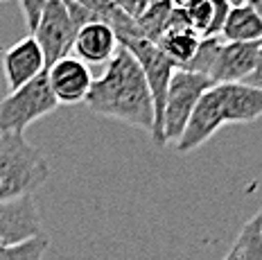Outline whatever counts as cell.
<instances>
[{"label": "cell", "mask_w": 262, "mask_h": 260, "mask_svg": "<svg viewBox=\"0 0 262 260\" xmlns=\"http://www.w3.org/2000/svg\"><path fill=\"white\" fill-rule=\"evenodd\" d=\"M48 84L57 104H79L86 102L93 86L91 68L77 57H66L46 68Z\"/></svg>", "instance_id": "9c48e42d"}, {"label": "cell", "mask_w": 262, "mask_h": 260, "mask_svg": "<svg viewBox=\"0 0 262 260\" xmlns=\"http://www.w3.org/2000/svg\"><path fill=\"white\" fill-rule=\"evenodd\" d=\"M50 179V163L23 134H0V204L34 194Z\"/></svg>", "instance_id": "7a4b0ae2"}, {"label": "cell", "mask_w": 262, "mask_h": 260, "mask_svg": "<svg viewBox=\"0 0 262 260\" xmlns=\"http://www.w3.org/2000/svg\"><path fill=\"white\" fill-rule=\"evenodd\" d=\"M181 9H183L185 18H188V25L201 36V39H204L206 32H208V28H210L212 0H190V3H185Z\"/></svg>", "instance_id": "d6986e66"}, {"label": "cell", "mask_w": 262, "mask_h": 260, "mask_svg": "<svg viewBox=\"0 0 262 260\" xmlns=\"http://www.w3.org/2000/svg\"><path fill=\"white\" fill-rule=\"evenodd\" d=\"M244 260H262V224L255 218H251L239 229L237 240L233 245Z\"/></svg>", "instance_id": "e0dca14e"}, {"label": "cell", "mask_w": 262, "mask_h": 260, "mask_svg": "<svg viewBox=\"0 0 262 260\" xmlns=\"http://www.w3.org/2000/svg\"><path fill=\"white\" fill-rule=\"evenodd\" d=\"M41 233V218L34 194L0 204V247L20 245Z\"/></svg>", "instance_id": "ba28073f"}, {"label": "cell", "mask_w": 262, "mask_h": 260, "mask_svg": "<svg viewBox=\"0 0 262 260\" xmlns=\"http://www.w3.org/2000/svg\"><path fill=\"white\" fill-rule=\"evenodd\" d=\"M174 5L170 0H156V3H149V7L143 12L140 18H136V25H138L143 39L158 43V39L163 36V32L167 30V23L172 18Z\"/></svg>", "instance_id": "9a60e30c"}, {"label": "cell", "mask_w": 262, "mask_h": 260, "mask_svg": "<svg viewBox=\"0 0 262 260\" xmlns=\"http://www.w3.org/2000/svg\"><path fill=\"white\" fill-rule=\"evenodd\" d=\"M226 43H260L262 41V12L253 5H237L231 9L222 30Z\"/></svg>", "instance_id": "4fadbf2b"}, {"label": "cell", "mask_w": 262, "mask_h": 260, "mask_svg": "<svg viewBox=\"0 0 262 260\" xmlns=\"http://www.w3.org/2000/svg\"><path fill=\"white\" fill-rule=\"evenodd\" d=\"M244 86H251V89H260L262 91V46L258 50V57H255V66L249 73V77L242 82Z\"/></svg>", "instance_id": "7402d4cb"}, {"label": "cell", "mask_w": 262, "mask_h": 260, "mask_svg": "<svg viewBox=\"0 0 262 260\" xmlns=\"http://www.w3.org/2000/svg\"><path fill=\"white\" fill-rule=\"evenodd\" d=\"M231 7H237V5H244V0H226Z\"/></svg>", "instance_id": "d4e9b609"}, {"label": "cell", "mask_w": 262, "mask_h": 260, "mask_svg": "<svg viewBox=\"0 0 262 260\" xmlns=\"http://www.w3.org/2000/svg\"><path fill=\"white\" fill-rule=\"evenodd\" d=\"M212 86L215 84L210 82V77L188 73V70H174L161 116V145L179 143L196 102Z\"/></svg>", "instance_id": "3957f363"}, {"label": "cell", "mask_w": 262, "mask_h": 260, "mask_svg": "<svg viewBox=\"0 0 262 260\" xmlns=\"http://www.w3.org/2000/svg\"><path fill=\"white\" fill-rule=\"evenodd\" d=\"M244 3H247V5H253L255 9H260V12H262V0H244Z\"/></svg>", "instance_id": "cb8c5ba5"}, {"label": "cell", "mask_w": 262, "mask_h": 260, "mask_svg": "<svg viewBox=\"0 0 262 260\" xmlns=\"http://www.w3.org/2000/svg\"><path fill=\"white\" fill-rule=\"evenodd\" d=\"M30 36H34V41L39 43L43 59H46V68H50L52 63L70 57L75 36H77V25L73 23L61 0H50L43 7L39 23Z\"/></svg>", "instance_id": "52a82bcc"}, {"label": "cell", "mask_w": 262, "mask_h": 260, "mask_svg": "<svg viewBox=\"0 0 262 260\" xmlns=\"http://www.w3.org/2000/svg\"><path fill=\"white\" fill-rule=\"evenodd\" d=\"M262 41L260 43H222L217 59L210 70V82L220 84H242L255 66Z\"/></svg>", "instance_id": "8fae6325"}, {"label": "cell", "mask_w": 262, "mask_h": 260, "mask_svg": "<svg viewBox=\"0 0 262 260\" xmlns=\"http://www.w3.org/2000/svg\"><path fill=\"white\" fill-rule=\"evenodd\" d=\"M120 48L129 50L136 57V61L143 68V75L149 86L151 100H154V134L151 138L156 140V145H161V116H163V104H165L167 86L174 75L177 66L165 57V52L156 46V43L143 39V36H129V39L118 41Z\"/></svg>", "instance_id": "5b68a950"}, {"label": "cell", "mask_w": 262, "mask_h": 260, "mask_svg": "<svg viewBox=\"0 0 262 260\" xmlns=\"http://www.w3.org/2000/svg\"><path fill=\"white\" fill-rule=\"evenodd\" d=\"M3 70L9 91L20 89L41 73H46V59L34 36H25L3 52Z\"/></svg>", "instance_id": "30bf717a"}, {"label": "cell", "mask_w": 262, "mask_h": 260, "mask_svg": "<svg viewBox=\"0 0 262 260\" xmlns=\"http://www.w3.org/2000/svg\"><path fill=\"white\" fill-rule=\"evenodd\" d=\"M50 247V235L41 233V235L25 240L20 245L12 247H0V260H43Z\"/></svg>", "instance_id": "2e32d148"}, {"label": "cell", "mask_w": 262, "mask_h": 260, "mask_svg": "<svg viewBox=\"0 0 262 260\" xmlns=\"http://www.w3.org/2000/svg\"><path fill=\"white\" fill-rule=\"evenodd\" d=\"M48 75L41 73L32 82L16 91H9L5 100H0V134H23L32 122L48 116L57 109Z\"/></svg>", "instance_id": "277c9868"}, {"label": "cell", "mask_w": 262, "mask_h": 260, "mask_svg": "<svg viewBox=\"0 0 262 260\" xmlns=\"http://www.w3.org/2000/svg\"><path fill=\"white\" fill-rule=\"evenodd\" d=\"M222 43H224L222 39H201L194 57L179 70H188V73H196V75L208 77L210 70H212V63H215V59H217V52H220V48H222Z\"/></svg>", "instance_id": "ac0fdd59"}, {"label": "cell", "mask_w": 262, "mask_h": 260, "mask_svg": "<svg viewBox=\"0 0 262 260\" xmlns=\"http://www.w3.org/2000/svg\"><path fill=\"white\" fill-rule=\"evenodd\" d=\"M253 218H255V220H258V222H260V224H262V208H260V210H258V213H255V215H253Z\"/></svg>", "instance_id": "484cf974"}, {"label": "cell", "mask_w": 262, "mask_h": 260, "mask_svg": "<svg viewBox=\"0 0 262 260\" xmlns=\"http://www.w3.org/2000/svg\"><path fill=\"white\" fill-rule=\"evenodd\" d=\"M73 50L84 63H108L118 52V39L104 23H89L77 30Z\"/></svg>", "instance_id": "7c38bea8"}, {"label": "cell", "mask_w": 262, "mask_h": 260, "mask_svg": "<svg viewBox=\"0 0 262 260\" xmlns=\"http://www.w3.org/2000/svg\"><path fill=\"white\" fill-rule=\"evenodd\" d=\"M113 5L122 12L124 16H129V18H140L143 12L147 7H149V0H111Z\"/></svg>", "instance_id": "44dd1931"}, {"label": "cell", "mask_w": 262, "mask_h": 260, "mask_svg": "<svg viewBox=\"0 0 262 260\" xmlns=\"http://www.w3.org/2000/svg\"><path fill=\"white\" fill-rule=\"evenodd\" d=\"M222 260H244V258H242V256H239V251H237V249H235V247H233V249H231V251H228V253H226V256H224Z\"/></svg>", "instance_id": "603a6c76"}, {"label": "cell", "mask_w": 262, "mask_h": 260, "mask_svg": "<svg viewBox=\"0 0 262 260\" xmlns=\"http://www.w3.org/2000/svg\"><path fill=\"white\" fill-rule=\"evenodd\" d=\"M201 43V36L192 28H167L156 46L165 52V57L179 68H183L194 57L196 48Z\"/></svg>", "instance_id": "5bb4252c"}, {"label": "cell", "mask_w": 262, "mask_h": 260, "mask_svg": "<svg viewBox=\"0 0 262 260\" xmlns=\"http://www.w3.org/2000/svg\"><path fill=\"white\" fill-rule=\"evenodd\" d=\"M86 106L97 116L127 122L149 136L154 134V100L149 86L140 63L124 48H118L102 77L93 79Z\"/></svg>", "instance_id": "6da1fadb"}, {"label": "cell", "mask_w": 262, "mask_h": 260, "mask_svg": "<svg viewBox=\"0 0 262 260\" xmlns=\"http://www.w3.org/2000/svg\"><path fill=\"white\" fill-rule=\"evenodd\" d=\"M215 122L220 124H247L262 118V91L244 84H220L204 93Z\"/></svg>", "instance_id": "8992f818"}, {"label": "cell", "mask_w": 262, "mask_h": 260, "mask_svg": "<svg viewBox=\"0 0 262 260\" xmlns=\"http://www.w3.org/2000/svg\"><path fill=\"white\" fill-rule=\"evenodd\" d=\"M18 3H20V9H23L27 28H30V32H34L36 23H39V16L43 12V7H46L50 0H18Z\"/></svg>", "instance_id": "ffe728a7"}]
</instances>
